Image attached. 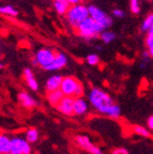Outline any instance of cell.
I'll return each mask as SVG.
<instances>
[{"mask_svg": "<svg viewBox=\"0 0 153 154\" xmlns=\"http://www.w3.org/2000/svg\"><path fill=\"white\" fill-rule=\"evenodd\" d=\"M63 93L61 92V90H55V91H50L47 92V102L52 106H57L59 104V102L61 101V99L63 97Z\"/></svg>", "mask_w": 153, "mask_h": 154, "instance_id": "obj_15", "label": "cell"}, {"mask_svg": "<svg viewBox=\"0 0 153 154\" xmlns=\"http://www.w3.org/2000/svg\"><path fill=\"white\" fill-rule=\"evenodd\" d=\"M100 36H101V38H102V41L105 44L111 43L116 38V34L114 33L113 31H104V30H103V32L100 34Z\"/></svg>", "mask_w": 153, "mask_h": 154, "instance_id": "obj_22", "label": "cell"}, {"mask_svg": "<svg viewBox=\"0 0 153 154\" xmlns=\"http://www.w3.org/2000/svg\"><path fill=\"white\" fill-rule=\"evenodd\" d=\"M25 138L28 142L30 143H34L39 140L40 138V134H39V131L34 128H28L26 131V134H25Z\"/></svg>", "mask_w": 153, "mask_h": 154, "instance_id": "obj_18", "label": "cell"}, {"mask_svg": "<svg viewBox=\"0 0 153 154\" xmlns=\"http://www.w3.org/2000/svg\"><path fill=\"white\" fill-rule=\"evenodd\" d=\"M81 1L83 0H67V2L70 3V5H77V3H81Z\"/></svg>", "mask_w": 153, "mask_h": 154, "instance_id": "obj_29", "label": "cell"}, {"mask_svg": "<svg viewBox=\"0 0 153 154\" xmlns=\"http://www.w3.org/2000/svg\"><path fill=\"white\" fill-rule=\"evenodd\" d=\"M87 17H89V9L87 5H83V3L72 5L65 14L67 24L75 29L79 26L81 22H84Z\"/></svg>", "mask_w": 153, "mask_h": 154, "instance_id": "obj_2", "label": "cell"}, {"mask_svg": "<svg viewBox=\"0 0 153 154\" xmlns=\"http://www.w3.org/2000/svg\"><path fill=\"white\" fill-rule=\"evenodd\" d=\"M148 34H151V35H153V26L151 27V29L148 31Z\"/></svg>", "mask_w": 153, "mask_h": 154, "instance_id": "obj_30", "label": "cell"}, {"mask_svg": "<svg viewBox=\"0 0 153 154\" xmlns=\"http://www.w3.org/2000/svg\"><path fill=\"white\" fill-rule=\"evenodd\" d=\"M63 77L60 75H53L50 76L45 84V90L47 92L55 91V90H59L61 87V82H62Z\"/></svg>", "mask_w": 153, "mask_h": 154, "instance_id": "obj_13", "label": "cell"}, {"mask_svg": "<svg viewBox=\"0 0 153 154\" xmlns=\"http://www.w3.org/2000/svg\"><path fill=\"white\" fill-rule=\"evenodd\" d=\"M150 1H152V0H150Z\"/></svg>", "mask_w": 153, "mask_h": 154, "instance_id": "obj_32", "label": "cell"}, {"mask_svg": "<svg viewBox=\"0 0 153 154\" xmlns=\"http://www.w3.org/2000/svg\"><path fill=\"white\" fill-rule=\"evenodd\" d=\"M152 26H153V13H151V14L147 15L146 18L142 20L140 29L142 32H148Z\"/></svg>", "mask_w": 153, "mask_h": 154, "instance_id": "obj_20", "label": "cell"}, {"mask_svg": "<svg viewBox=\"0 0 153 154\" xmlns=\"http://www.w3.org/2000/svg\"><path fill=\"white\" fill-rule=\"evenodd\" d=\"M146 46H147V51H148L150 57L153 58V35H151V34H148V35H147Z\"/></svg>", "mask_w": 153, "mask_h": 154, "instance_id": "obj_24", "label": "cell"}, {"mask_svg": "<svg viewBox=\"0 0 153 154\" xmlns=\"http://www.w3.org/2000/svg\"><path fill=\"white\" fill-rule=\"evenodd\" d=\"M56 108L60 113L64 116L74 115V97L64 95L59 102V104L56 106Z\"/></svg>", "mask_w": 153, "mask_h": 154, "instance_id": "obj_9", "label": "cell"}, {"mask_svg": "<svg viewBox=\"0 0 153 154\" xmlns=\"http://www.w3.org/2000/svg\"><path fill=\"white\" fill-rule=\"evenodd\" d=\"M9 154H31V143L26 138L14 136L11 138Z\"/></svg>", "mask_w": 153, "mask_h": 154, "instance_id": "obj_6", "label": "cell"}, {"mask_svg": "<svg viewBox=\"0 0 153 154\" xmlns=\"http://www.w3.org/2000/svg\"><path fill=\"white\" fill-rule=\"evenodd\" d=\"M111 154H129V151L124 148H117V149L113 150Z\"/></svg>", "mask_w": 153, "mask_h": 154, "instance_id": "obj_27", "label": "cell"}, {"mask_svg": "<svg viewBox=\"0 0 153 154\" xmlns=\"http://www.w3.org/2000/svg\"><path fill=\"white\" fill-rule=\"evenodd\" d=\"M55 56H56V53L53 49H50V48H47V47L41 48V49H39L36 53L33 64L38 65V66L46 70L50 65V63L54 61Z\"/></svg>", "mask_w": 153, "mask_h": 154, "instance_id": "obj_5", "label": "cell"}, {"mask_svg": "<svg viewBox=\"0 0 153 154\" xmlns=\"http://www.w3.org/2000/svg\"><path fill=\"white\" fill-rule=\"evenodd\" d=\"M113 15L115 17H117V18H123L124 17V12L120 9H116L113 11Z\"/></svg>", "mask_w": 153, "mask_h": 154, "instance_id": "obj_26", "label": "cell"}, {"mask_svg": "<svg viewBox=\"0 0 153 154\" xmlns=\"http://www.w3.org/2000/svg\"><path fill=\"white\" fill-rule=\"evenodd\" d=\"M103 30H105V29L100 24H98L93 18H91L90 16L87 17L84 22H81L79 26L76 28L77 33L81 38H87V40H91V38L98 36L103 32Z\"/></svg>", "mask_w": 153, "mask_h": 154, "instance_id": "obj_3", "label": "cell"}, {"mask_svg": "<svg viewBox=\"0 0 153 154\" xmlns=\"http://www.w3.org/2000/svg\"><path fill=\"white\" fill-rule=\"evenodd\" d=\"M67 64V57L62 53H57L55 56V59L52 63H50L49 66L46 69L45 71H58L61 70L65 65Z\"/></svg>", "mask_w": 153, "mask_h": 154, "instance_id": "obj_12", "label": "cell"}, {"mask_svg": "<svg viewBox=\"0 0 153 154\" xmlns=\"http://www.w3.org/2000/svg\"><path fill=\"white\" fill-rule=\"evenodd\" d=\"M88 101L90 105L101 115L118 119L121 116L120 106L114 102L113 97L100 88H92L88 94Z\"/></svg>", "mask_w": 153, "mask_h": 154, "instance_id": "obj_1", "label": "cell"}, {"mask_svg": "<svg viewBox=\"0 0 153 154\" xmlns=\"http://www.w3.org/2000/svg\"><path fill=\"white\" fill-rule=\"evenodd\" d=\"M88 9H89V16L91 18H93L104 29L109 28L113 25V19L110 18L102 9L95 7V5H90V7H88Z\"/></svg>", "mask_w": 153, "mask_h": 154, "instance_id": "obj_7", "label": "cell"}, {"mask_svg": "<svg viewBox=\"0 0 153 154\" xmlns=\"http://www.w3.org/2000/svg\"><path fill=\"white\" fill-rule=\"evenodd\" d=\"M11 138L5 134H0V154H9Z\"/></svg>", "mask_w": 153, "mask_h": 154, "instance_id": "obj_17", "label": "cell"}, {"mask_svg": "<svg viewBox=\"0 0 153 154\" xmlns=\"http://www.w3.org/2000/svg\"><path fill=\"white\" fill-rule=\"evenodd\" d=\"M75 142H76L79 148H81L83 150H86L90 154H103L102 150L98 146L92 143L90 141V139H89V137H87L86 135H77L75 137Z\"/></svg>", "mask_w": 153, "mask_h": 154, "instance_id": "obj_8", "label": "cell"}, {"mask_svg": "<svg viewBox=\"0 0 153 154\" xmlns=\"http://www.w3.org/2000/svg\"><path fill=\"white\" fill-rule=\"evenodd\" d=\"M60 90L63 95L73 96V97H79L84 95V87L75 77H63Z\"/></svg>", "mask_w": 153, "mask_h": 154, "instance_id": "obj_4", "label": "cell"}, {"mask_svg": "<svg viewBox=\"0 0 153 154\" xmlns=\"http://www.w3.org/2000/svg\"><path fill=\"white\" fill-rule=\"evenodd\" d=\"M70 7H71V5L67 2V0H54V8L59 15L67 14Z\"/></svg>", "mask_w": 153, "mask_h": 154, "instance_id": "obj_16", "label": "cell"}, {"mask_svg": "<svg viewBox=\"0 0 153 154\" xmlns=\"http://www.w3.org/2000/svg\"><path fill=\"white\" fill-rule=\"evenodd\" d=\"M2 69H3V64H2V63H0V71L2 70Z\"/></svg>", "mask_w": 153, "mask_h": 154, "instance_id": "obj_31", "label": "cell"}, {"mask_svg": "<svg viewBox=\"0 0 153 154\" xmlns=\"http://www.w3.org/2000/svg\"><path fill=\"white\" fill-rule=\"evenodd\" d=\"M0 14L5 15V16H16L18 12L12 5H1L0 7Z\"/></svg>", "mask_w": 153, "mask_h": 154, "instance_id": "obj_21", "label": "cell"}, {"mask_svg": "<svg viewBox=\"0 0 153 154\" xmlns=\"http://www.w3.org/2000/svg\"><path fill=\"white\" fill-rule=\"evenodd\" d=\"M130 9L133 14H139L140 13V0H130Z\"/></svg>", "mask_w": 153, "mask_h": 154, "instance_id": "obj_23", "label": "cell"}, {"mask_svg": "<svg viewBox=\"0 0 153 154\" xmlns=\"http://www.w3.org/2000/svg\"><path fill=\"white\" fill-rule=\"evenodd\" d=\"M147 126L150 131H153V116H150L147 120Z\"/></svg>", "mask_w": 153, "mask_h": 154, "instance_id": "obj_28", "label": "cell"}, {"mask_svg": "<svg viewBox=\"0 0 153 154\" xmlns=\"http://www.w3.org/2000/svg\"><path fill=\"white\" fill-rule=\"evenodd\" d=\"M17 100L20 103V105L27 109H33L34 107L38 106V102L36 101V99H33L30 94L25 91L19 92L17 95Z\"/></svg>", "mask_w": 153, "mask_h": 154, "instance_id": "obj_11", "label": "cell"}, {"mask_svg": "<svg viewBox=\"0 0 153 154\" xmlns=\"http://www.w3.org/2000/svg\"><path fill=\"white\" fill-rule=\"evenodd\" d=\"M89 103L88 101L83 97H74V115L75 116H85L89 110Z\"/></svg>", "mask_w": 153, "mask_h": 154, "instance_id": "obj_10", "label": "cell"}, {"mask_svg": "<svg viewBox=\"0 0 153 154\" xmlns=\"http://www.w3.org/2000/svg\"><path fill=\"white\" fill-rule=\"evenodd\" d=\"M24 79L26 82L27 86L33 91H36L39 89V82L36 80V76H34L33 72L30 69H25L24 70Z\"/></svg>", "mask_w": 153, "mask_h": 154, "instance_id": "obj_14", "label": "cell"}, {"mask_svg": "<svg viewBox=\"0 0 153 154\" xmlns=\"http://www.w3.org/2000/svg\"><path fill=\"white\" fill-rule=\"evenodd\" d=\"M86 61L89 65H96L100 63V57L96 54H90L87 56Z\"/></svg>", "mask_w": 153, "mask_h": 154, "instance_id": "obj_25", "label": "cell"}, {"mask_svg": "<svg viewBox=\"0 0 153 154\" xmlns=\"http://www.w3.org/2000/svg\"><path fill=\"white\" fill-rule=\"evenodd\" d=\"M132 131H133L134 134L138 135L140 137H150L151 136L149 128H145V126H141V125H134L132 128Z\"/></svg>", "mask_w": 153, "mask_h": 154, "instance_id": "obj_19", "label": "cell"}]
</instances>
